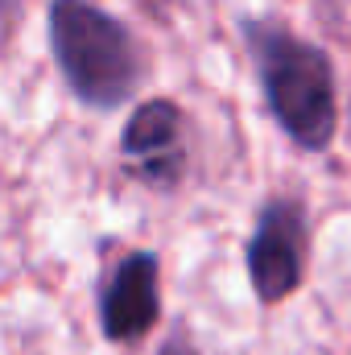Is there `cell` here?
<instances>
[{"label": "cell", "instance_id": "cell-1", "mask_svg": "<svg viewBox=\"0 0 351 355\" xmlns=\"http://www.w3.org/2000/svg\"><path fill=\"white\" fill-rule=\"evenodd\" d=\"M264 112L302 153H327L339 132V75L335 58L310 37L293 33L281 17H240Z\"/></svg>", "mask_w": 351, "mask_h": 355}, {"label": "cell", "instance_id": "cell-5", "mask_svg": "<svg viewBox=\"0 0 351 355\" xmlns=\"http://www.w3.org/2000/svg\"><path fill=\"white\" fill-rule=\"evenodd\" d=\"M95 318L108 343H141L162 322V257L132 248L103 272L95 289Z\"/></svg>", "mask_w": 351, "mask_h": 355}, {"label": "cell", "instance_id": "cell-7", "mask_svg": "<svg viewBox=\"0 0 351 355\" xmlns=\"http://www.w3.org/2000/svg\"><path fill=\"white\" fill-rule=\"evenodd\" d=\"M12 4H17V0H0V21H4V17L12 12Z\"/></svg>", "mask_w": 351, "mask_h": 355}, {"label": "cell", "instance_id": "cell-6", "mask_svg": "<svg viewBox=\"0 0 351 355\" xmlns=\"http://www.w3.org/2000/svg\"><path fill=\"white\" fill-rule=\"evenodd\" d=\"M153 355H203V352H198V343H194L190 335L174 331V335H170V339H166V343H162Z\"/></svg>", "mask_w": 351, "mask_h": 355}, {"label": "cell", "instance_id": "cell-4", "mask_svg": "<svg viewBox=\"0 0 351 355\" xmlns=\"http://www.w3.org/2000/svg\"><path fill=\"white\" fill-rule=\"evenodd\" d=\"M120 170L153 194H174L190 178V120L170 95L141 99L120 128Z\"/></svg>", "mask_w": 351, "mask_h": 355}, {"label": "cell", "instance_id": "cell-2", "mask_svg": "<svg viewBox=\"0 0 351 355\" xmlns=\"http://www.w3.org/2000/svg\"><path fill=\"white\" fill-rule=\"evenodd\" d=\"M50 58L79 107L112 116L132 103L149 79L145 42L95 0H50Z\"/></svg>", "mask_w": 351, "mask_h": 355}, {"label": "cell", "instance_id": "cell-3", "mask_svg": "<svg viewBox=\"0 0 351 355\" xmlns=\"http://www.w3.org/2000/svg\"><path fill=\"white\" fill-rule=\"evenodd\" d=\"M244 268L252 297L281 306L306 285L310 268V211L302 194H273L257 207L252 236L244 244Z\"/></svg>", "mask_w": 351, "mask_h": 355}]
</instances>
